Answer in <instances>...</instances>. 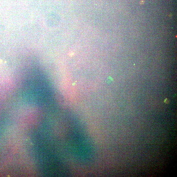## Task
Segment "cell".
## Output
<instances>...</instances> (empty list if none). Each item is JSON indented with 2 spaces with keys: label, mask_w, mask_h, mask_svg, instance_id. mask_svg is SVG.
<instances>
[{
  "label": "cell",
  "mask_w": 177,
  "mask_h": 177,
  "mask_svg": "<svg viewBox=\"0 0 177 177\" xmlns=\"http://www.w3.org/2000/svg\"><path fill=\"white\" fill-rule=\"evenodd\" d=\"M141 2L142 4H143L144 3H143V2H144V1H141Z\"/></svg>",
  "instance_id": "6da1fadb"
}]
</instances>
